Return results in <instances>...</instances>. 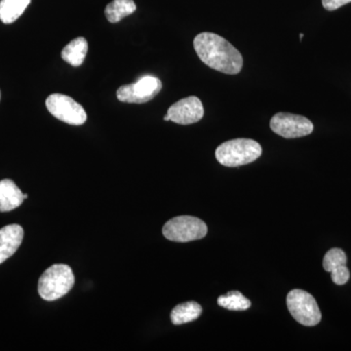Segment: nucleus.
Here are the masks:
<instances>
[{"label": "nucleus", "instance_id": "obj_18", "mask_svg": "<svg viewBox=\"0 0 351 351\" xmlns=\"http://www.w3.org/2000/svg\"><path fill=\"white\" fill-rule=\"evenodd\" d=\"M332 282L337 285H343L350 280V272L346 265H341L331 271Z\"/></svg>", "mask_w": 351, "mask_h": 351}, {"label": "nucleus", "instance_id": "obj_19", "mask_svg": "<svg viewBox=\"0 0 351 351\" xmlns=\"http://www.w3.org/2000/svg\"><path fill=\"white\" fill-rule=\"evenodd\" d=\"M350 2L351 0H322V5L328 11H334Z\"/></svg>", "mask_w": 351, "mask_h": 351}, {"label": "nucleus", "instance_id": "obj_14", "mask_svg": "<svg viewBox=\"0 0 351 351\" xmlns=\"http://www.w3.org/2000/svg\"><path fill=\"white\" fill-rule=\"evenodd\" d=\"M31 0H1L0 1V20L4 24H12L19 19Z\"/></svg>", "mask_w": 351, "mask_h": 351}, {"label": "nucleus", "instance_id": "obj_8", "mask_svg": "<svg viewBox=\"0 0 351 351\" xmlns=\"http://www.w3.org/2000/svg\"><path fill=\"white\" fill-rule=\"evenodd\" d=\"M270 128L281 137L285 138H302L313 133V122L302 115L293 113H276L270 120Z\"/></svg>", "mask_w": 351, "mask_h": 351}, {"label": "nucleus", "instance_id": "obj_4", "mask_svg": "<svg viewBox=\"0 0 351 351\" xmlns=\"http://www.w3.org/2000/svg\"><path fill=\"white\" fill-rule=\"evenodd\" d=\"M208 232L202 219L191 216H179L170 219L163 226L165 239L174 242H191L204 239Z\"/></svg>", "mask_w": 351, "mask_h": 351}, {"label": "nucleus", "instance_id": "obj_13", "mask_svg": "<svg viewBox=\"0 0 351 351\" xmlns=\"http://www.w3.org/2000/svg\"><path fill=\"white\" fill-rule=\"evenodd\" d=\"M202 307L195 302H186L179 304L171 313V321L174 325L186 324L199 318Z\"/></svg>", "mask_w": 351, "mask_h": 351}, {"label": "nucleus", "instance_id": "obj_17", "mask_svg": "<svg viewBox=\"0 0 351 351\" xmlns=\"http://www.w3.org/2000/svg\"><path fill=\"white\" fill-rule=\"evenodd\" d=\"M346 262H348V258L345 252L339 248H332L327 252L323 258V267L327 272H331L332 269L341 265H346Z\"/></svg>", "mask_w": 351, "mask_h": 351}, {"label": "nucleus", "instance_id": "obj_20", "mask_svg": "<svg viewBox=\"0 0 351 351\" xmlns=\"http://www.w3.org/2000/svg\"><path fill=\"white\" fill-rule=\"evenodd\" d=\"M302 38H304V34H300V38L302 39Z\"/></svg>", "mask_w": 351, "mask_h": 351}, {"label": "nucleus", "instance_id": "obj_9", "mask_svg": "<svg viewBox=\"0 0 351 351\" xmlns=\"http://www.w3.org/2000/svg\"><path fill=\"white\" fill-rule=\"evenodd\" d=\"M167 115L171 121L181 125H189L200 121L204 117V108L200 99L195 96L182 99L168 110Z\"/></svg>", "mask_w": 351, "mask_h": 351}, {"label": "nucleus", "instance_id": "obj_21", "mask_svg": "<svg viewBox=\"0 0 351 351\" xmlns=\"http://www.w3.org/2000/svg\"><path fill=\"white\" fill-rule=\"evenodd\" d=\"M24 198H25V199H27V195H24Z\"/></svg>", "mask_w": 351, "mask_h": 351}, {"label": "nucleus", "instance_id": "obj_11", "mask_svg": "<svg viewBox=\"0 0 351 351\" xmlns=\"http://www.w3.org/2000/svg\"><path fill=\"white\" fill-rule=\"evenodd\" d=\"M24 195L11 180L0 181V212H10L22 204Z\"/></svg>", "mask_w": 351, "mask_h": 351}, {"label": "nucleus", "instance_id": "obj_6", "mask_svg": "<svg viewBox=\"0 0 351 351\" xmlns=\"http://www.w3.org/2000/svg\"><path fill=\"white\" fill-rule=\"evenodd\" d=\"M45 104L53 117L69 125L80 126L86 122L87 113L84 108L66 95H50Z\"/></svg>", "mask_w": 351, "mask_h": 351}, {"label": "nucleus", "instance_id": "obj_10", "mask_svg": "<svg viewBox=\"0 0 351 351\" xmlns=\"http://www.w3.org/2000/svg\"><path fill=\"white\" fill-rule=\"evenodd\" d=\"M24 239V230L19 225H9L0 230V263L12 257Z\"/></svg>", "mask_w": 351, "mask_h": 351}, {"label": "nucleus", "instance_id": "obj_3", "mask_svg": "<svg viewBox=\"0 0 351 351\" xmlns=\"http://www.w3.org/2000/svg\"><path fill=\"white\" fill-rule=\"evenodd\" d=\"M73 285V269L69 265L58 263L46 269L39 278L38 293L45 301H56L68 294Z\"/></svg>", "mask_w": 351, "mask_h": 351}, {"label": "nucleus", "instance_id": "obj_22", "mask_svg": "<svg viewBox=\"0 0 351 351\" xmlns=\"http://www.w3.org/2000/svg\"><path fill=\"white\" fill-rule=\"evenodd\" d=\"M0 98H1V93H0Z\"/></svg>", "mask_w": 351, "mask_h": 351}, {"label": "nucleus", "instance_id": "obj_12", "mask_svg": "<svg viewBox=\"0 0 351 351\" xmlns=\"http://www.w3.org/2000/svg\"><path fill=\"white\" fill-rule=\"evenodd\" d=\"M88 43L84 38H77L71 43L62 51V58L64 62L73 66H82L86 58Z\"/></svg>", "mask_w": 351, "mask_h": 351}, {"label": "nucleus", "instance_id": "obj_16", "mask_svg": "<svg viewBox=\"0 0 351 351\" xmlns=\"http://www.w3.org/2000/svg\"><path fill=\"white\" fill-rule=\"evenodd\" d=\"M218 304L228 311H242L250 308L251 302L239 291H232L226 295H221Z\"/></svg>", "mask_w": 351, "mask_h": 351}, {"label": "nucleus", "instance_id": "obj_2", "mask_svg": "<svg viewBox=\"0 0 351 351\" xmlns=\"http://www.w3.org/2000/svg\"><path fill=\"white\" fill-rule=\"evenodd\" d=\"M262 147L251 138L228 141L216 149V158L226 167H239L257 160L262 156Z\"/></svg>", "mask_w": 351, "mask_h": 351}, {"label": "nucleus", "instance_id": "obj_5", "mask_svg": "<svg viewBox=\"0 0 351 351\" xmlns=\"http://www.w3.org/2000/svg\"><path fill=\"white\" fill-rule=\"evenodd\" d=\"M286 302L289 311L300 324L307 327L319 324L322 315L313 295L306 291L295 289L288 293Z\"/></svg>", "mask_w": 351, "mask_h": 351}, {"label": "nucleus", "instance_id": "obj_15", "mask_svg": "<svg viewBox=\"0 0 351 351\" xmlns=\"http://www.w3.org/2000/svg\"><path fill=\"white\" fill-rule=\"evenodd\" d=\"M136 6L134 0H113L105 9V15L108 22L119 23V21L135 12Z\"/></svg>", "mask_w": 351, "mask_h": 351}, {"label": "nucleus", "instance_id": "obj_7", "mask_svg": "<svg viewBox=\"0 0 351 351\" xmlns=\"http://www.w3.org/2000/svg\"><path fill=\"white\" fill-rule=\"evenodd\" d=\"M162 89V83L154 76L147 75L136 83L123 85L117 90L120 101L130 104H144L156 98Z\"/></svg>", "mask_w": 351, "mask_h": 351}, {"label": "nucleus", "instance_id": "obj_1", "mask_svg": "<svg viewBox=\"0 0 351 351\" xmlns=\"http://www.w3.org/2000/svg\"><path fill=\"white\" fill-rule=\"evenodd\" d=\"M193 46L201 61L209 68L226 75H239L243 58L226 38L213 32H201L195 36Z\"/></svg>", "mask_w": 351, "mask_h": 351}]
</instances>
